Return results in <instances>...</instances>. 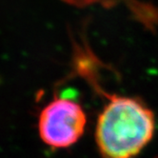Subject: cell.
<instances>
[{"label": "cell", "instance_id": "7a4b0ae2", "mask_svg": "<svg viewBox=\"0 0 158 158\" xmlns=\"http://www.w3.org/2000/svg\"><path fill=\"white\" fill-rule=\"evenodd\" d=\"M87 114L82 106L69 97H54L39 114L37 130L44 144L66 149L78 142L85 132Z\"/></svg>", "mask_w": 158, "mask_h": 158}, {"label": "cell", "instance_id": "277c9868", "mask_svg": "<svg viewBox=\"0 0 158 158\" xmlns=\"http://www.w3.org/2000/svg\"><path fill=\"white\" fill-rule=\"evenodd\" d=\"M157 158H158V157H157Z\"/></svg>", "mask_w": 158, "mask_h": 158}, {"label": "cell", "instance_id": "3957f363", "mask_svg": "<svg viewBox=\"0 0 158 158\" xmlns=\"http://www.w3.org/2000/svg\"><path fill=\"white\" fill-rule=\"evenodd\" d=\"M60 1L76 8L101 7L110 9L124 3L127 0H60Z\"/></svg>", "mask_w": 158, "mask_h": 158}, {"label": "cell", "instance_id": "6da1fadb", "mask_svg": "<svg viewBox=\"0 0 158 158\" xmlns=\"http://www.w3.org/2000/svg\"><path fill=\"white\" fill-rule=\"evenodd\" d=\"M104 94L108 101L98 115L95 128L100 152L107 158L137 155L153 137V111L139 98Z\"/></svg>", "mask_w": 158, "mask_h": 158}]
</instances>
